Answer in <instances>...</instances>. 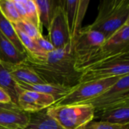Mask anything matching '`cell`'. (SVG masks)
<instances>
[{"label": "cell", "instance_id": "cell-3", "mask_svg": "<svg viewBox=\"0 0 129 129\" xmlns=\"http://www.w3.org/2000/svg\"><path fill=\"white\" fill-rule=\"evenodd\" d=\"M46 111L63 129H82L94 119V107L88 104L52 106Z\"/></svg>", "mask_w": 129, "mask_h": 129}, {"label": "cell", "instance_id": "cell-24", "mask_svg": "<svg viewBox=\"0 0 129 129\" xmlns=\"http://www.w3.org/2000/svg\"><path fill=\"white\" fill-rule=\"evenodd\" d=\"M82 129H129V125H114L103 122H91Z\"/></svg>", "mask_w": 129, "mask_h": 129}, {"label": "cell", "instance_id": "cell-13", "mask_svg": "<svg viewBox=\"0 0 129 129\" xmlns=\"http://www.w3.org/2000/svg\"><path fill=\"white\" fill-rule=\"evenodd\" d=\"M26 54L19 52L11 41L0 31V62L6 66H14L23 61Z\"/></svg>", "mask_w": 129, "mask_h": 129}, {"label": "cell", "instance_id": "cell-15", "mask_svg": "<svg viewBox=\"0 0 129 129\" xmlns=\"http://www.w3.org/2000/svg\"><path fill=\"white\" fill-rule=\"evenodd\" d=\"M9 73L16 82L28 85L45 83L34 72V70L22 63L14 66H11L9 67Z\"/></svg>", "mask_w": 129, "mask_h": 129}, {"label": "cell", "instance_id": "cell-26", "mask_svg": "<svg viewBox=\"0 0 129 129\" xmlns=\"http://www.w3.org/2000/svg\"><path fill=\"white\" fill-rule=\"evenodd\" d=\"M0 104H13L12 101H11V99L10 96L2 88H0Z\"/></svg>", "mask_w": 129, "mask_h": 129}, {"label": "cell", "instance_id": "cell-4", "mask_svg": "<svg viewBox=\"0 0 129 129\" xmlns=\"http://www.w3.org/2000/svg\"><path fill=\"white\" fill-rule=\"evenodd\" d=\"M121 77L115 76L102 80L79 83L71 88L68 94L57 101L52 106L57 107L87 104L113 86Z\"/></svg>", "mask_w": 129, "mask_h": 129}, {"label": "cell", "instance_id": "cell-23", "mask_svg": "<svg viewBox=\"0 0 129 129\" xmlns=\"http://www.w3.org/2000/svg\"><path fill=\"white\" fill-rule=\"evenodd\" d=\"M13 26L15 29L21 31L22 33L33 39H36L40 35H42L35 25H33L32 23L26 20H20L17 23H14Z\"/></svg>", "mask_w": 129, "mask_h": 129}, {"label": "cell", "instance_id": "cell-10", "mask_svg": "<svg viewBox=\"0 0 129 129\" xmlns=\"http://www.w3.org/2000/svg\"><path fill=\"white\" fill-rule=\"evenodd\" d=\"M56 100L49 94L31 91H23L18 96L17 106L26 113H36L51 107Z\"/></svg>", "mask_w": 129, "mask_h": 129}, {"label": "cell", "instance_id": "cell-1", "mask_svg": "<svg viewBox=\"0 0 129 129\" xmlns=\"http://www.w3.org/2000/svg\"><path fill=\"white\" fill-rule=\"evenodd\" d=\"M72 44L47 53L45 57H34L26 54L22 63L31 68L47 84L73 88L79 84L81 72L76 70Z\"/></svg>", "mask_w": 129, "mask_h": 129}, {"label": "cell", "instance_id": "cell-22", "mask_svg": "<svg viewBox=\"0 0 129 129\" xmlns=\"http://www.w3.org/2000/svg\"><path fill=\"white\" fill-rule=\"evenodd\" d=\"M0 11L12 24L20 20L13 0H0Z\"/></svg>", "mask_w": 129, "mask_h": 129}, {"label": "cell", "instance_id": "cell-7", "mask_svg": "<svg viewBox=\"0 0 129 129\" xmlns=\"http://www.w3.org/2000/svg\"><path fill=\"white\" fill-rule=\"evenodd\" d=\"M105 41L101 33L91 30L88 26L82 28L72 44L76 61L75 66L99 48Z\"/></svg>", "mask_w": 129, "mask_h": 129}, {"label": "cell", "instance_id": "cell-25", "mask_svg": "<svg viewBox=\"0 0 129 129\" xmlns=\"http://www.w3.org/2000/svg\"><path fill=\"white\" fill-rule=\"evenodd\" d=\"M35 40H36L37 45H39V47L45 53L47 54V53H49V52H51V51L54 50V48L52 45V44L48 41V39H45L42 35H40Z\"/></svg>", "mask_w": 129, "mask_h": 129}, {"label": "cell", "instance_id": "cell-18", "mask_svg": "<svg viewBox=\"0 0 129 129\" xmlns=\"http://www.w3.org/2000/svg\"><path fill=\"white\" fill-rule=\"evenodd\" d=\"M37 8L40 26H45L48 31L54 10L59 3V0H34Z\"/></svg>", "mask_w": 129, "mask_h": 129}, {"label": "cell", "instance_id": "cell-17", "mask_svg": "<svg viewBox=\"0 0 129 129\" xmlns=\"http://www.w3.org/2000/svg\"><path fill=\"white\" fill-rule=\"evenodd\" d=\"M0 62V88L5 90L10 96L13 104L17 106L18 96L21 91L17 87L16 82L13 79L9 73V67Z\"/></svg>", "mask_w": 129, "mask_h": 129}, {"label": "cell", "instance_id": "cell-6", "mask_svg": "<svg viewBox=\"0 0 129 129\" xmlns=\"http://www.w3.org/2000/svg\"><path fill=\"white\" fill-rule=\"evenodd\" d=\"M87 104L94 107V113L129 104V74L122 76L113 86Z\"/></svg>", "mask_w": 129, "mask_h": 129}, {"label": "cell", "instance_id": "cell-19", "mask_svg": "<svg viewBox=\"0 0 129 129\" xmlns=\"http://www.w3.org/2000/svg\"><path fill=\"white\" fill-rule=\"evenodd\" d=\"M0 31L11 41L16 49L23 54H26V51L21 44L13 24L8 20L0 11Z\"/></svg>", "mask_w": 129, "mask_h": 129}, {"label": "cell", "instance_id": "cell-16", "mask_svg": "<svg viewBox=\"0 0 129 129\" xmlns=\"http://www.w3.org/2000/svg\"><path fill=\"white\" fill-rule=\"evenodd\" d=\"M25 129H63L46 110L29 113V122Z\"/></svg>", "mask_w": 129, "mask_h": 129}, {"label": "cell", "instance_id": "cell-27", "mask_svg": "<svg viewBox=\"0 0 129 129\" xmlns=\"http://www.w3.org/2000/svg\"><path fill=\"white\" fill-rule=\"evenodd\" d=\"M20 110L18 106L14 104H0V110Z\"/></svg>", "mask_w": 129, "mask_h": 129}, {"label": "cell", "instance_id": "cell-5", "mask_svg": "<svg viewBox=\"0 0 129 129\" xmlns=\"http://www.w3.org/2000/svg\"><path fill=\"white\" fill-rule=\"evenodd\" d=\"M129 74V53L104 60L95 66L83 70L79 83L102 80L115 76Z\"/></svg>", "mask_w": 129, "mask_h": 129}, {"label": "cell", "instance_id": "cell-8", "mask_svg": "<svg viewBox=\"0 0 129 129\" xmlns=\"http://www.w3.org/2000/svg\"><path fill=\"white\" fill-rule=\"evenodd\" d=\"M89 2V0H60L72 44L82 29Z\"/></svg>", "mask_w": 129, "mask_h": 129}, {"label": "cell", "instance_id": "cell-14", "mask_svg": "<svg viewBox=\"0 0 129 129\" xmlns=\"http://www.w3.org/2000/svg\"><path fill=\"white\" fill-rule=\"evenodd\" d=\"M16 83L17 85V87L20 89L21 91H31L38 93L49 94L54 97L56 101L64 97L67 94H68V92L71 89L63 86L54 85V84H47V83L36 84V85H28V84H23L20 82H16Z\"/></svg>", "mask_w": 129, "mask_h": 129}, {"label": "cell", "instance_id": "cell-20", "mask_svg": "<svg viewBox=\"0 0 129 129\" xmlns=\"http://www.w3.org/2000/svg\"><path fill=\"white\" fill-rule=\"evenodd\" d=\"M15 31L27 54L34 57H45L46 56L47 54L42 51L35 39L29 37L28 36L17 29H15Z\"/></svg>", "mask_w": 129, "mask_h": 129}, {"label": "cell", "instance_id": "cell-2", "mask_svg": "<svg viewBox=\"0 0 129 129\" xmlns=\"http://www.w3.org/2000/svg\"><path fill=\"white\" fill-rule=\"evenodd\" d=\"M127 23H129V0H102L95 20L88 28L101 33L107 40Z\"/></svg>", "mask_w": 129, "mask_h": 129}, {"label": "cell", "instance_id": "cell-12", "mask_svg": "<svg viewBox=\"0 0 129 129\" xmlns=\"http://www.w3.org/2000/svg\"><path fill=\"white\" fill-rule=\"evenodd\" d=\"M29 113L21 110H0V129H25Z\"/></svg>", "mask_w": 129, "mask_h": 129}, {"label": "cell", "instance_id": "cell-11", "mask_svg": "<svg viewBox=\"0 0 129 129\" xmlns=\"http://www.w3.org/2000/svg\"><path fill=\"white\" fill-rule=\"evenodd\" d=\"M94 119L114 125H129V104L119 105L94 113Z\"/></svg>", "mask_w": 129, "mask_h": 129}, {"label": "cell", "instance_id": "cell-21", "mask_svg": "<svg viewBox=\"0 0 129 129\" xmlns=\"http://www.w3.org/2000/svg\"><path fill=\"white\" fill-rule=\"evenodd\" d=\"M20 2L23 5L25 11V14H26L25 20L29 21L33 25H35L42 33V28L40 26L39 24L37 8L34 2V0H20Z\"/></svg>", "mask_w": 129, "mask_h": 129}, {"label": "cell", "instance_id": "cell-9", "mask_svg": "<svg viewBox=\"0 0 129 129\" xmlns=\"http://www.w3.org/2000/svg\"><path fill=\"white\" fill-rule=\"evenodd\" d=\"M48 41L52 44L54 49H60L72 44L68 27L65 20L60 0L54 10L48 29Z\"/></svg>", "mask_w": 129, "mask_h": 129}]
</instances>
